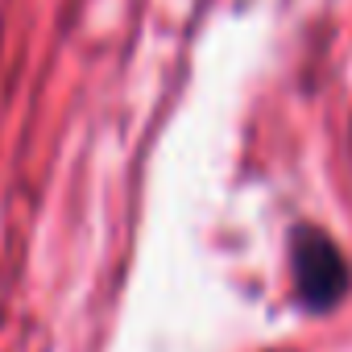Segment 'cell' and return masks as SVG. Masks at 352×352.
Instances as JSON below:
<instances>
[{
    "label": "cell",
    "instance_id": "cell-1",
    "mask_svg": "<svg viewBox=\"0 0 352 352\" xmlns=\"http://www.w3.org/2000/svg\"><path fill=\"white\" fill-rule=\"evenodd\" d=\"M290 265H294V282H298V298L307 311H327L348 294L352 270L340 253V245L331 236H323L319 228H294L290 236Z\"/></svg>",
    "mask_w": 352,
    "mask_h": 352
}]
</instances>
